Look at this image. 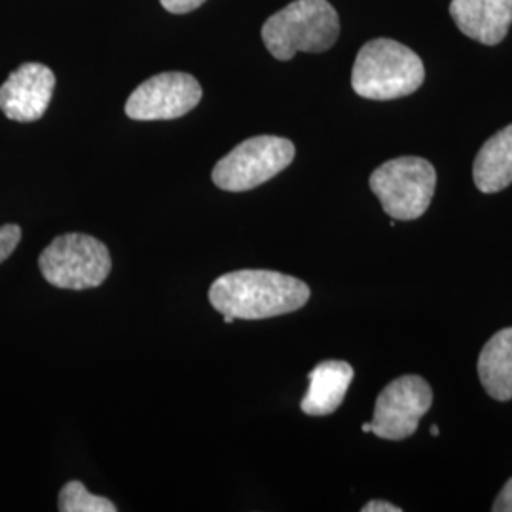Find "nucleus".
Here are the masks:
<instances>
[{
	"mask_svg": "<svg viewBox=\"0 0 512 512\" xmlns=\"http://www.w3.org/2000/svg\"><path fill=\"white\" fill-rule=\"evenodd\" d=\"M167 12L171 14H188L200 8L205 0H160Z\"/></svg>",
	"mask_w": 512,
	"mask_h": 512,
	"instance_id": "16",
	"label": "nucleus"
},
{
	"mask_svg": "<svg viewBox=\"0 0 512 512\" xmlns=\"http://www.w3.org/2000/svg\"><path fill=\"white\" fill-rule=\"evenodd\" d=\"M38 268L57 289L86 291L105 283L112 258L103 241L88 234H65L42 251Z\"/></svg>",
	"mask_w": 512,
	"mask_h": 512,
	"instance_id": "4",
	"label": "nucleus"
},
{
	"mask_svg": "<svg viewBox=\"0 0 512 512\" xmlns=\"http://www.w3.org/2000/svg\"><path fill=\"white\" fill-rule=\"evenodd\" d=\"M478 378L486 393L501 403L512 399V327L495 332L478 357Z\"/></svg>",
	"mask_w": 512,
	"mask_h": 512,
	"instance_id": "13",
	"label": "nucleus"
},
{
	"mask_svg": "<svg viewBox=\"0 0 512 512\" xmlns=\"http://www.w3.org/2000/svg\"><path fill=\"white\" fill-rule=\"evenodd\" d=\"M340 37V18L329 0H294L262 25V40L279 61L298 52L321 54Z\"/></svg>",
	"mask_w": 512,
	"mask_h": 512,
	"instance_id": "3",
	"label": "nucleus"
},
{
	"mask_svg": "<svg viewBox=\"0 0 512 512\" xmlns=\"http://www.w3.org/2000/svg\"><path fill=\"white\" fill-rule=\"evenodd\" d=\"M363 433H372V423H365L363 425Z\"/></svg>",
	"mask_w": 512,
	"mask_h": 512,
	"instance_id": "20",
	"label": "nucleus"
},
{
	"mask_svg": "<svg viewBox=\"0 0 512 512\" xmlns=\"http://www.w3.org/2000/svg\"><path fill=\"white\" fill-rule=\"evenodd\" d=\"M425 82L420 55L391 38H374L359 50L351 86L359 97L391 101L418 92Z\"/></svg>",
	"mask_w": 512,
	"mask_h": 512,
	"instance_id": "2",
	"label": "nucleus"
},
{
	"mask_svg": "<svg viewBox=\"0 0 512 512\" xmlns=\"http://www.w3.org/2000/svg\"><path fill=\"white\" fill-rule=\"evenodd\" d=\"M296 148L285 137L258 135L228 152L213 169V183L226 192H247L293 164Z\"/></svg>",
	"mask_w": 512,
	"mask_h": 512,
	"instance_id": "6",
	"label": "nucleus"
},
{
	"mask_svg": "<svg viewBox=\"0 0 512 512\" xmlns=\"http://www.w3.org/2000/svg\"><path fill=\"white\" fill-rule=\"evenodd\" d=\"M401 507H395L393 503H387V501H370L363 507V512H401Z\"/></svg>",
	"mask_w": 512,
	"mask_h": 512,
	"instance_id": "18",
	"label": "nucleus"
},
{
	"mask_svg": "<svg viewBox=\"0 0 512 512\" xmlns=\"http://www.w3.org/2000/svg\"><path fill=\"white\" fill-rule=\"evenodd\" d=\"M450 16L465 37L497 46L511 29L512 0H452Z\"/></svg>",
	"mask_w": 512,
	"mask_h": 512,
	"instance_id": "10",
	"label": "nucleus"
},
{
	"mask_svg": "<svg viewBox=\"0 0 512 512\" xmlns=\"http://www.w3.org/2000/svg\"><path fill=\"white\" fill-rule=\"evenodd\" d=\"M437 171L418 156H401L374 169L370 190L393 220H416L433 202Z\"/></svg>",
	"mask_w": 512,
	"mask_h": 512,
	"instance_id": "5",
	"label": "nucleus"
},
{
	"mask_svg": "<svg viewBox=\"0 0 512 512\" xmlns=\"http://www.w3.org/2000/svg\"><path fill=\"white\" fill-rule=\"evenodd\" d=\"M494 512H512V478L503 486L501 494L497 495V499L492 505Z\"/></svg>",
	"mask_w": 512,
	"mask_h": 512,
	"instance_id": "17",
	"label": "nucleus"
},
{
	"mask_svg": "<svg viewBox=\"0 0 512 512\" xmlns=\"http://www.w3.org/2000/svg\"><path fill=\"white\" fill-rule=\"evenodd\" d=\"M353 368L346 361H323L308 374V391L300 408L308 416H329L336 412L353 382Z\"/></svg>",
	"mask_w": 512,
	"mask_h": 512,
	"instance_id": "11",
	"label": "nucleus"
},
{
	"mask_svg": "<svg viewBox=\"0 0 512 512\" xmlns=\"http://www.w3.org/2000/svg\"><path fill=\"white\" fill-rule=\"evenodd\" d=\"M55 74L42 63H23L0 86V110L14 122H37L52 101Z\"/></svg>",
	"mask_w": 512,
	"mask_h": 512,
	"instance_id": "9",
	"label": "nucleus"
},
{
	"mask_svg": "<svg viewBox=\"0 0 512 512\" xmlns=\"http://www.w3.org/2000/svg\"><path fill=\"white\" fill-rule=\"evenodd\" d=\"M21 241V228L18 224L0 226V264L16 251Z\"/></svg>",
	"mask_w": 512,
	"mask_h": 512,
	"instance_id": "15",
	"label": "nucleus"
},
{
	"mask_svg": "<svg viewBox=\"0 0 512 512\" xmlns=\"http://www.w3.org/2000/svg\"><path fill=\"white\" fill-rule=\"evenodd\" d=\"M439 427H437V425H433V427H431V435H433V437H439Z\"/></svg>",
	"mask_w": 512,
	"mask_h": 512,
	"instance_id": "19",
	"label": "nucleus"
},
{
	"mask_svg": "<svg viewBox=\"0 0 512 512\" xmlns=\"http://www.w3.org/2000/svg\"><path fill=\"white\" fill-rule=\"evenodd\" d=\"M433 404V389L421 376H401L385 385L374 406L372 433L385 440L412 437Z\"/></svg>",
	"mask_w": 512,
	"mask_h": 512,
	"instance_id": "7",
	"label": "nucleus"
},
{
	"mask_svg": "<svg viewBox=\"0 0 512 512\" xmlns=\"http://www.w3.org/2000/svg\"><path fill=\"white\" fill-rule=\"evenodd\" d=\"M202 101L200 82L186 73H162L145 80L129 95L126 114L131 120H175Z\"/></svg>",
	"mask_w": 512,
	"mask_h": 512,
	"instance_id": "8",
	"label": "nucleus"
},
{
	"mask_svg": "<svg viewBox=\"0 0 512 512\" xmlns=\"http://www.w3.org/2000/svg\"><path fill=\"white\" fill-rule=\"evenodd\" d=\"M59 511L116 512L118 507L107 497L90 494V490L80 480H71L63 486L59 494Z\"/></svg>",
	"mask_w": 512,
	"mask_h": 512,
	"instance_id": "14",
	"label": "nucleus"
},
{
	"mask_svg": "<svg viewBox=\"0 0 512 512\" xmlns=\"http://www.w3.org/2000/svg\"><path fill=\"white\" fill-rule=\"evenodd\" d=\"M473 179L482 194H495L512 184V124L497 131L476 154Z\"/></svg>",
	"mask_w": 512,
	"mask_h": 512,
	"instance_id": "12",
	"label": "nucleus"
},
{
	"mask_svg": "<svg viewBox=\"0 0 512 512\" xmlns=\"http://www.w3.org/2000/svg\"><path fill=\"white\" fill-rule=\"evenodd\" d=\"M310 294V287L293 275L238 270L215 279L209 302L222 315L256 321L300 310L308 304Z\"/></svg>",
	"mask_w": 512,
	"mask_h": 512,
	"instance_id": "1",
	"label": "nucleus"
}]
</instances>
